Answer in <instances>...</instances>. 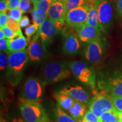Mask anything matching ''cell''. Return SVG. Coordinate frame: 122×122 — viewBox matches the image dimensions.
<instances>
[{
    "instance_id": "obj_1",
    "label": "cell",
    "mask_w": 122,
    "mask_h": 122,
    "mask_svg": "<svg viewBox=\"0 0 122 122\" xmlns=\"http://www.w3.org/2000/svg\"><path fill=\"white\" fill-rule=\"evenodd\" d=\"M71 71L68 65L60 61L47 63L42 70V83L44 85L51 84L68 79Z\"/></svg>"
},
{
    "instance_id": "obj_2",
    "label": "cell",
    "mask_w": 122,
    "mask_h": 122,
    "mask_svg": "<svg viewBox=\"0 0 122 122\" xmlns=\"http://www.w3.org/2000/svg\"><path fill=\"white\" fill-rule=\"evenodd\" d=\"M19 109L23 119L27 122H49L48 114L40 102H35L20 98Z\"/></svg>"
},
{
    "instance_id": "obj_3",
    "label": "cell",
    "mask_w": 122,
    "mask_h": 122,
    "mask_svg": "<svg viewBox=\"0 0 122 122\" xmlns=\"http://www.w3.org/2000/svg\"><path fill=\"white\" fill-rule=\"evenodd\" d=\"M7 76L14 83H17L23 74V71L28 61V50L10 53L9 55Z\"/></svg>"
},
{
    "instance_id": "obj_4",
    "label": "cell",
    "mask_w": 122,
    "mask_h": 122,
    "mask_svg": "<svg viewBox=\"0 0 122 122\" xmlns=\"http://www.w3.org/2000/svg\"><path fill=\"white\" fill-rule=\"evenodd\" d=\"M68 65L77 80L91 88L95 87L96 74L91 67L81 61H72Z\"/></svg>"
},
{
    "instance_id": "obj_5",
    "label": "cell",
    "mask_w": 122,
    "mask_h": 122,
    "mask_svg": "<svg viewBox=\"0 0 122 122\" xmlns=\"http://www.w3.org/2000/svg\"><path fill=\"white\" fill-rule=\"evenodd\" d=\"M88 105L90 110L98 117L107 111L116 110L110 96L103 90L96 92Z\"/></svg>"
},
{
    "instance_id": "obj_6",
    "label": "cell",
    "mask_w": 122,
    "mask_h": 122,
    "mask_svg": "<svg viewBox=\"0 0 122 122\" xmlns=\"http://www.w3.org/2000/svg\"><path fill=\"white\" fill-rule=\"evenodd\" d=\"M101 30L107 33L110 30L114 21V6L111 0H95Z\"/></svg>"
},
{
    "instance_id": "obj_7",
    "label": "cell",
    "mask_w": 122,
    "mask_h": 122,
    "mask_svg": "<svg viewBox=\"0 0 122 122\" xmlns=\"http://www.w3.org/2000/svg\"><path fill=\"white\" fill-rule=\"evenodd\" d=\"M98 85L101 90L106 92L109 95L122 97V74L116 71L102 77Z\"/></svg>"
},
{
    "instance_id": "obj_8",
    "label": "cell",
    "mask_w": 122,
    "mask_h": 122,
    "mask_svg": "<svg viewBox=\"0 0 122 122\" xmlns=\"http://www.w3.org/2000/svg\"><path fill=\"white\" fill-rule=\"evenodd\" d=\"M44 84L36 78L30 77L24 83L21 98L35 102H39L43 96Z\"/></svg>"
},
{
    "instance_id": "obj_9",
    "label": "cell",
    "mask_w": 122,
    "mask_h": 122,
    "mask_svg": "<svg viewBox=\"0 0 122 122\" xmlns=\"http://www.w3.org/2000/svg\"><path fill=\"white\" fill-rule=\"evenodd\" d=\"M106 42V40L100 37L86 43L84 55L86 60L93 64L98 63L104 54Z\"/></svg>"
},
{
    "instance_id": "obj_10",
    "label": "cell",
    "mask_w": 122,
    "mask_h": 122,
    "mask_svg": "<svg viewBox=\"0 0 122 122\" xmlns=\"http://www.w3.org/2000/svg\"><path fill=\"white\" fill-rule=\"evenodd\" d=\"M89 5L87 3L85 5L76 7L67 12L66 15V27L69 28H76L86 24Z\"/></svg>"
},
{
    "instance_id": "obj_11",
    "label": "cell",
    "mask_w": 122,
    "mask_h": 122,
    "mask_svg": "<svg viewBox=\"0 0 122 122\" xmlns=\"http://www.w3.org/2000/svg\"><path fill=\"white\" fill-rule=\"evenodd\" d=\"M66 13V0H52L48 18L60 30L65 25Z\"/></svg>"
},
{
    "instance_id": "obj_12",
    "label": "cell",
    "mask_w": 122,
    "mask_h": 122,
    "mask_svg": "<svg viewBox=\"0 0 122 122\" xmlns=\"http://www.w3.org/2000/svg\"><path fill=\"white\" fill-rule=\"evenodd\" d=\"M46 44L41 39L37 32L30 40L28 48L29 58L31 61H40L48 56Z\"/></svg>"
},
{
    "instance_id": "obj_13",
    "label": "cell",
    "mask_w": 122,
    "mask_h": 122,
    "mask_svg": "<svg viewBox=\"0 0 122 122\" xmlns=\"http://www.w3.org/2000/svg\"><path fill=\"white\" fill-rule=\"evenodd\" d=\"M80 42L77 33L73 32L65 33V40L62 47L64 53L69 56H75L80 51Z\"/></svg>"
},
{
    "instance_id": "obj_14",
    "label": "cell",
    "mask_w": 122,
    "mask_h": 122,
    "mask_svg": "<svg viewBox=\"0 0 122 122\" xmlns=\"http://www.w3.org/2000/svg\"><path fill=\"white\" fill-rule=\"evenodd\" d=\"M60 31L61 30L48 18L41 24L37 32L42 40L48 45Z\"/></svg>"
},
{
    "instance_id": "obj_15",
    "label": "cell",
    "mask_w": 122,
    "mask_h": 122,
    "mask_svg": "<svg viewBox=\"0 0 122 122\" xmlns=\"http://www.w3.org/2000/svg\"><path fill=\"white\" fill-rule=\"evenodd\" d=\"M75 30L81 42L84 43H88L97 38L101 37L103 33L100 29L87 24L76 28Z\"/></svg>"
},
{
    "instance_id": "obj_16",
    "label": "cell",
    "mask_w": 122,
    "mask_h": 122,
    "mask_svg": "<svg viewBox=\"0 0 122 122\" xmlns=\"http://www.w3.org/2000/svg\"><path fill=\"white\" fill-rule=\"evenodd\" d=\"M59 92L69 95L77 101L84 103L89 102V94L80 86L69 85L61 90Z\"/></svg>"
},
{
    "instance_id": "obj_17",
    "label": "cell",
    "mask_w": 122,
    "mask_h": 122,
    "mask_svg": "<svg viewBox=\"0 0 122 122\" xmlns=\"http://www.w3.org/2000/svg\"><path fill=\"white\" fill-rule=\"evenodd\" d=\"M8 49L10 53L22 51L25 49L28 40L25 39L21 30H19L14 37L11 39H7Z\"/></svg>"
},
{
    "instance_id": "obj_18",
    "label": "cell",
    "mask_w": 122,
    "mask_h": 122,
    "mask_svg": "<svg viewBox=\"0 0 122 122\" xmlns=\"http://www.w3.org/2000/svg\"><path fill=\"white\" fill-rule=\"evenodd\" d=\"M88 5H89V9H88L86 24L89 25H91V26L100 29L101 30L96 1L94 0V1H91V2H88Z\"/></svg>"
},
{
    "instance_id": "obj_19",
    "label": "cell",
    "mask_w": 122,
    "mask_h": 122,
    "mask_svg": "<svg viewBox=\"0 0 122 122\" xmlns=\"http://www.w3.org/2000/svg\"><path fill=\"white\" fill-rule=\"evenodd\" d=\"M68 111L70 116L77 122L83 118L86 111V106L84 103L76 101Z\"/></svg>"
},
{
    "instance_id": "obj_20",
    "label": "cell",
    "mask_w": 122,
    "mask_h": 122,
    "mask_svg": "<svg viewBox=\"0 0 122 122\" xmlns=\"http://www.w3.org/2000/svg\"><path fill=\"white\" fill-rule=\"evenodd\" d=\"M54 97L59 106L65 110H68L76 101L71 96L59 92L55 94Z\"/></svg>"
},
{
    "instance_id": "obj_21",
    "label": "cell",
    "mask_w": 122,
    "mask_h": 122,
    "mask_svg": "<svg viewBox=\"0 0 122 122\" xmlns=\"http://www.w3.org/2000/svg\"><path fill=\"white\" fill-rule=\"evenodd\" d=\"M53 116L58 122H77L72 117L66 113L59 106L53 110Z\"/></svg>"
},
{
    "instance_id": "obj_22",
    "label": "cell",
    "mask_w": 122,
    "mask_h": 122,
    "mask_svg": "<svg viewBox=\"0 0 122 122\" xmlns=\"http://www.w3.org/2000/svg\"><path fill=\"white\" fill-rule=\"evenodd\" d=\"M119 112L117 110L107 111L103 113L100 118L102 122H119Z\"/></svg>"
},
{
    "instance_id": "obj_23",
    "label": "cell",
    "mask_w": 122,
    "mask_h": 122,
    "mask_svg": "<svg viewBox=\"0 0 122 122\" xmlns=\"http://www.w3.org/2000/svg\"><path fill=\"white\" fill-rule=\"evenodd\" d=\"M30 13L32 17L33 24L38 28L40 26L41 24L48 18V15H42L38 13L37 10L35 7H33V8L32 9Z\"/></svg>"
},
{
    "instance_id": "obj_24",
    "label": "cell",
    "mask_w": 122,
    "mask_h": 122,
    "mask_svg": "<svg viewBox=\"0 0 122 122\" xmlns=\"http://www.w3.org/2000/svg\"><path fill=\"white\" fill-rule=\"evenodd\" d=\"M52 0H42L35 7L37 10L38 13L42 15H48L49 10L51 5Z\"/></svg>"
},
{
    "instance_id": "obj_25",
    "label": "cell",
    "mask_w": 122,
    "mask_h": 122,
    "mask_svg": "<svg viewBox=\"0 0 122 122\" xmlns=\"http://www.w3.org/2000/svg\"><path fill=\"white\" fill-rule=\"evenodd\" d=\"M87 3L86 0H66V11L68 12L77 7L85 5Z\"/></svg>"
},
{
    "instance_id": "obj_26",
    "label": "cell",
    "mask_w": 122,
    "mask_h": 122,
    "mask_svg": "<svg viewBox=\"0 0 122 122\" xmlns=\"http://www.w3.org/2000/svg\"><path fill=\"white\" fill-rule=\"evenodd\" d=\"M77 122H102L100 117H97L92 111L88 110L85 112L83 118Z\"/></svg>"
},
{
    "instance_id": "obj_27",
    "label": "cell",
    "mask_w": 122,
    "mask_h": 122,
    "mask_svg": "<svg viewBox=\"0 0 122 122\" xmlns=\"http://www.w3.org/2000/svg\"><path fill=\"white\" fill-rule=\"evenodd\" d=\"M6 14L9 18H11L19 22L23 13L19 8H15L9 9L6 12Z\"/></svg>"
},
{
    "instance_id": "obj_28",
    "label": "cell",
    "mask_w": 122,
    "mask_h": 122,
    "mask_svg": "<svg viewBox=\"0 0 122 122\" xmlns=\"http://www.w3.org/2000/svg\"><path fill=\"white\" fill-rule=\"evenodd\" d=\"M117 17L122 22V0H112Z\"/></svg>"
},
{
    "instance_id": "obj_29",
    "label": "cell",
    "mask_w": 122,
    "mask_h": 122,
    "mask_svg": "<svg viewBox=\"0 0 122 122\" xmlns=\"http://www.w3.org/2000/svg\"><path fill=\"white\" fill-rule=\"evenodd\" d=\"M116 110L122 112V97L114 95H110Z\"/></svg>"
},
{
    "instance_id": "obj_30",
    "label": "cell",
    "mask_w": 122,
    "mask_h": 122,
    "mask_svg": "<svg viewBox=\"0 0 122 122\" xmlns=\"http://www.w3.org/2000/svg\"><path fill=\"white\" fill-rule=\"evenodd\" d=\"M38 28L36 25H35L34 24H31V25H29L25 29V34L26 35L27 37V40L28 41H30V38H31L32 36H33V35L36 34V33L37 32Z\"/></svg>"
},
{
    "instance_id": "obj_31",
    "label": "cell",
    "mask_w": 122,
    "mask_h": 122,
    "mask_svg": "<svg viewBox=\"0 0 122 122\" xmlns=\"http://www.w3.org/2000/svg\"><path fill=\"white\" fill-rule=\"evenodd\" d=\"M6 25L10 28L12 29L15 32H18L19 30H20V26L19 22L15 20L9 18L7 20Z\"/></svg>"
},
{
    "instance_id": "obj_32",
    "label": "cell",
    "mask_w": 122,
    "mask_h": 122,
    "mask_svg": "<svg viewBox=\"0 0 122 122\" xmlns=\"http://www.w3.org/2000/svg\"><path fill=\"white\" fill-rule=\"evenodd\" d=\"M9 66V58L1 51L0 53V70H4Z\"/></svg>"
},
{
    "instance_id": "obj_33",
    "label": "cell",
    "mask_w": 122,
    "mask_h": 122,
    "mask_svg": "<svg viewBox=\"0 0 122 122\" xmlns=\"http://www.w3.org/2000/svg\"><path fill=\"white\" fill-rule=\"evenodd\" d=\"M1 29H2L6 39H11V38L14 37L15 35H16V33H17L14 31L12 29L10 28V27H9L7 25H5V26Z\"/></svg>"
},
{
    "instance_id": "obj_34",
    "label": "cell",
    "mask_w": 122,
    "mask_h": 122,
    "mask_svg": "<svg viewBox=\"0 0 122 122\" xmlns=\"http://www.w3.org/2000/svg\"><path fill=\"white\" fill-rule=\"evenodd\" d=\"M31 5L30 2L28 1H21L19 8L22 10L23 13H26L30 11Z\"/></svg>"
},
{
    "instance_id": "obj_35",
    "label": "cell",
    "mask_w": 122,
    "mask_h": 122,
    "mask_svg": "<svg viewBox=\"0 0 122 122\" xmlns=\"http://www.w3.org/2000/svg\"><path fill=\"white\" fill-rule=\"evenodd\" d=\"M9 9L19 8L21 0H6Z\"/></svg>"
},
{
    "instance_id": "obj_36",
    "label": "cell",
    "mask_w": 122,
    "mask_h": 122,
    "mask_svg": "<svg viewBox=\"0 0 122 122\" xmlns=\"http://www.w3.org/2000/svg\"><path fill=\"white\" fill-rule=\"evenodd\" d=\"M0 49H1V51H3V52L6 53H10L8 49L7 39H6V38L0 39Z\"/></svg>"
},
{
    "instance_id": "obj_37",
    "label": "cell",
    "mask_w": 122,
    "mask_h": 122,
    "mask_svg": "<svg viewBox=\"0 0 122 122\" xmlns=\"http://www.w3.org/2000/svg\"><path fill=\"white\" fill-rule=\"evenodd\" d=\"M30 23V20L29 19L28 16L27 15H24V16H22L19 22V24L20 28H25V27H27L29 25Z\"/></svg>"
},
{
    "instance_id": "obj_38",
    "label": "cell",
    "mask_w": 122,
    "mask_h": 122,
    "mask_svg": "<svg viewBox=\"0 0 122 122\" xmlns=\"http://www.w3.org/2000/svg\"><path fill=\"white\" fill-rule=\"evenodd\" d=\"M8 19V15L6 13L0 14V27L1 28H2L3 27L6 25Z\"/></svg>"
},
{
    "instance_id": "obj_39",
    "label": "cell",
    "mask_w": 122,
    "mask_h": 122,
    "mask_svg": "<svg viewBox=\"0 0 122 122\" xmlns=\"http://www.w3.org/2000/svg\"><path fill=\"white\" fill-rule=\"evenodd\" d=\"M9 10L6 1V0H1L0 1V14L6 13L7 10Z\"/></svg>"
},
{
    "instance_id": "obj_40",
    "label": "cell",
    "mask_w": 122,
    "mask_h": 122,
    "mask_svg": "<svg viewBox=\"0 0 122 122\" xmlns=\"http://www.w3.org/2000/svg\"><path fill=\"white\" fill-rule=\"evenodd\" d=\"M12 122H27L25 121L24 119H23L21 118H14L13 119V120H12Z\"/></svg>"
},
{
    "instance_id": "obj_41",
    "label": "cell",
    "mask_w": 122,
    "mask_h": 122,
    "mask_svg": "<svg viewBox=\"0 0 122 122\" xmlns=\"http://www.w3.org/2000/svg\"><path fill=\"white\" fill-rule=\"evenodd\" d=\"M4 38H6L5 35L4 31H3L2 29L1 28V30H0V39H4Z\"/></svg>"
},
{
    "instance_id": "obj_42",
    "label": "cell",
    "mask_w": 122,
    "mask_h": 122,
    "mask_svg": "<svg viewBox=\"0 0 122 122\" xmlns=\"http://www.w3.org/2000/svg\"><path fill=\"white\" fill-rule=\"evenodd\" d=\"M41 1H42V0H32V2L33 4V6H36L38 4V3H39Z\"/></svg>"
},
{
    "instance_id": "obj_43",
    "label": "cell",
    "mask_w": 122,
    "mask_h": 122,
    "mask_svg": "<svg viewBox=\"0 0 122 122\" xmlns=\"http://www.w3.org/2000/svg\"><path fill=\"white\" fill-rule=\"evenodd\" d=\"M119 122H122V112H120L119 114Z\"/></svg>"
},
{
    "instance_id": "obj_44",
    "label": "cell",
    "mask_w": 122,
    "mask_h": 122,
    "mask_svg": "<svg viewBox=\"0 0 122 122\" xmlns=\"http://www.w3.org/2000/svg\"><path fill=\"white\" fill-rule=\"evenodd\" d=\"M32 0H21V1H28V2H30Z\"/></svg>"
},
{
    "instance_id": "obj_45",
    "label": "cell",
    "mask_w": 122,
    "mask_h": 122,
    "mask_svg": "<svg viewBox=\"0 0 122 122\" xmlns=\"http://www.w3.org/2000/svg\"><path fill=\"white\" fill-rule=\"evenodd\" d=\"M86 1H88V2H91V1H94V0H86Z\"/></svg>"
},
{
    "instance_id": "obj_46",
    "label": "cell",
    "mask_w": 122,
    "mask_h": 122,
    "mask_svg": "<svg viewBox=\"0 0 122 122\" xmlns=\"http://www.w3.org/2000/svg\"><path fill=\"white\" fill-rule=\"evenodd\" d=\"M1 122H5L4 120H2V119H1Z\"/></svg>"
},
{
    "instance_id": "obj_47",
    "label": "cell",
    "mask_w": 122,
    "mask_h": 122,
    "mask_svg": "<svg viewBox=\"0 0 122 122\" xmlns=\"http://www.w3.org/2000/svg\"></svg>"
}]
</instances>
